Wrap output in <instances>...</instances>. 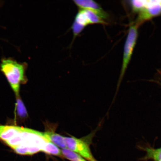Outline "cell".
Returning a JSON list of instances; mask_svg holds the SVG:
<instances>
[{
  "label": "cell",
  "mask_w": 161,
  "mask_h": 161,
  "mask_svg": "<svg viewBox=\"0 0 161 161\" xmlns=\"http://www.w3.org/2000/svg\"><path fill=\"white\" fill-rule=\"evenodd\" d=\"M41 152H45L48 154L60 157H63L61 150L55 145L49 141L46 142L42 147Z\"/></svg>",
  "instance_id": "obj_9"
},
{
  "label": "cell",
  "mask_w": 161,
  "mask_h": 161,
  "mask_svg": "<svg viewBox=\"0 0 161 161\" xmlns=\"http://www.w3.org/2000/svg\"><path fill=\"white\" fill-rule=\"evenodd\" d=\"M17 103L16 107L18 114L21 117L25 118L27 116V113L25 107L19 95L17 96Z\"/></svg>",
  "instance_id": "obj_12"
},
{
  "label": "cell",
  "mask_w": 161,
  "mask_h": 161,
  "mask_svg": "<svg viewBox=\"0 0 161 161\" xmlns=\"http://www.w3.org/2000/svg\"><path fill=\"white\" fill-rule=\"evenodd\" d=\"M144 150L147 152V154L143 159H152L154 161H161V148L154 149L147 147L144 148Z\"/></svg>",
  "instance_id": "obj_10"
},
{
  "label": "cell",
  "mask_w": 161,
  "mask_h": 161,
  "mask_svg": "<svg viewBox=\"0 0 161 161\" xmlns=\"http://www.w3.org/2000/svg\"><path fill=\"white\" fill-rule=\"evenodd\" d=\"M139 13L136 24L138 26L144 21L161 14V1H147L145 7Z\"/></svg>",
  "instance_id": "obj_6"
},
{
  "label": "cell",
  "mask_w": 161,
  "mask_h": 161,
  "mask_svg": "<svg viewBox=\"0 0 161 161\" xmlns=\"http://www.w3.org/2000/svg\"><path fill=\"white\" fill-rule=\"evenodd\" d=\"M106 24L105 20L90 10L80 9L72 26L74 37L81 33L86 26L93 24Z\"/></svg>",
  "instance_id": "obj_3"
},
{
  "label": "cell",
  "mask_w": 161,
  "mask_h": 161,
  "mask_svg": "<svg viewBox=\"0 0 161 161\" xmlns=\"http://www.w3.org/2000/svg\"><path fill=\"white\" fill-rule=\"evenodd\" d=\"M42 137L62 149L66 148L64 137L52 132H42Z\"/></svg>",
  "instance_id": "obj_8"
},
{
  "label": "cell",
  "mask_w": 161,
  "mask_h": 161,
  "mask_svg": "<svg viewBox=\"0 0 161 161\" xmlns=\"http://www.w3.org/2000/svg\"><path fill=\"white\" fill-rule=\"evenodd\" d=\"M62 155L70 161H87L86 159L67 148L62 149Z\"/></svg>",
  "instance_id": "obj_11"
},
{
  "label": "cell",
  "mask_w": 161,
  "mask_h": 161,
  "mask_svg": "<svg viewBox=\"0 0 161 161\" xmlns=\"http://www.w3.org/2000/svg\"><path fill=\"white\" fill-rule=\"evenodd\" d=\"M68 149L79 154L88 161H97L92 153L89 146L84 141L74 137H64Z\"/></svg>",
  "instance_id": "obj_5"
},
{
  "label": "cell",
  "mask_w": 161,
  "mask_h": 161,
  "mask_svg": "<svg viewBox=\"0 0 161 161\" xmlns=\"http://www.w3.org/2000/svg\"><path fill=\"white\" fill-rule=\"evenodd\" d=\"M147 1H132L131 4L134 11L140 12L145 7Z\"/></svg>",
  "instance_id": "obj_13"
},
{
  "label": "cell",
  "mask_w": 161,
  "mask_h": 161,
  "mask_svg": "<svg viewBox=\"0 0 161 161\" xmlns=\"http://www.w3.org/2000/svg\"><path fill=\"white\" fill-rule=\"evenodd\" d=\"M73 2L80 9L90 10L96 13L104 20L107 19L109 16L95 1L92 0H74Z\"/></svg>",
  "instance_id": "obj_7"
},
{
  "label": "cell",
  "mask_w": 161,
  "mask_h": 161,
  "mask_svg": "<svg viewBox=\"0 0 161 161\" xmlns=\"http://www.w3.org/2000/svg\"><path fill=\"white\" fill-rule=\"evenodd\" d=\"M136 25H132L129 29L125 43L122 64L120 76V82L125 73L126 70L131 59L138 37V28Z\"/></svg>",
  "instance_id": "obj_4"
},
{
  "label": "cell",
  "mask_w": 161,
  "mask_h": 161,
  "mask_svg": "<svg viewBox=\"0 0 161 161\" xmlns=\"http://www.w3.org/2000/svg\"><path fill=\"white\" fill-rule=\"evenodd\" d=\"M27 67V63H19L11 58H6L1 60L0 70L7 78L16 96L19 95L21 84L27 81L25 75Z\"/></svg>",
  "instance_id": "obj_2"
},
{
  "label": "cell",
  "mask_w": 161,
  "mask_h": 161,
  "mask_svg": "<svg viewBox=\"0 0 161 161\" xmlns=\"http://www.w3.org/2000/svg\"><path fill=\"white\" fill-rule=\"evenodd\" d=\"M0 140L17 154L31 155L41 152L47 141L42 132L17 126L0 125Z\"/></svg>",
  "instance_id": "obj_1"
}]
</instances>
